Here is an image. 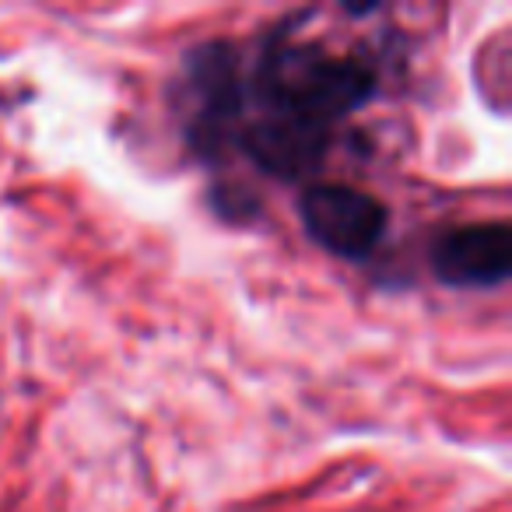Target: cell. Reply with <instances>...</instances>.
<instances>
[{
	"label": "cell",
	"instance_id": "6da1fadb",
	"mask_svg": "<svg viewBox=\"0 0 512 512\" xmlns=\"http://www.w3.org/2000/svg\"><path fill=\"white\" fill-rule=\"evenodd\" d=\"M260 88L274 113L327 127V120L362 106L376 92V78L362 60L330 57L316 46H285L264 60Z\"/></svg>",
	"mask_w": 512,
	"mask_h": 512
},
{
	"label": "cell",
	"instance_id": "7a4b0ae2",
	"mask_svg": "<svg viewBox=\"0 0 512 512\" xmlns=\"http://www.w3.org/2000/svg\"><path fill=\"white\" fill-rule=\"evenodd\" d=\"M302 221L323 249L358 260L383 239L386 207L348 183H316L302 193Z\"/></svg>",
	"mask_w": 512,
	"mask_h": 512
},
{
	"label": "cell",
	"instance_id": "3957f363",
	"mask_svg": "<svg viewBox=\"0 0 512 512\" xmlns=\"http://www.w3.org/2000/svg\"><path fill=\"white\" fill-rule=\"evenodd\" d=\"M432 267L446 285L495 288L512 271V228L505 221L449 228L435 242Z\"/></svg>",
	"mask_w": 512,
	"mask_h": 512
},
{
	"label": "cell",
	"instance_id": "277c9868",
	"mask_svg": "<svg viewBox=\"0 0 512 512\" xmlns=\"http://www.w3.org/2000/svg\"><path fill=\"white\" fill-rule=\"evenodd\" d=\"M242 148L260 169L274 176H306L327 155V127L302 116L274 113L242 134Z\"/></svg>",
	"mask_w": 512,
	"mask_h": 512
}]
</instances>
